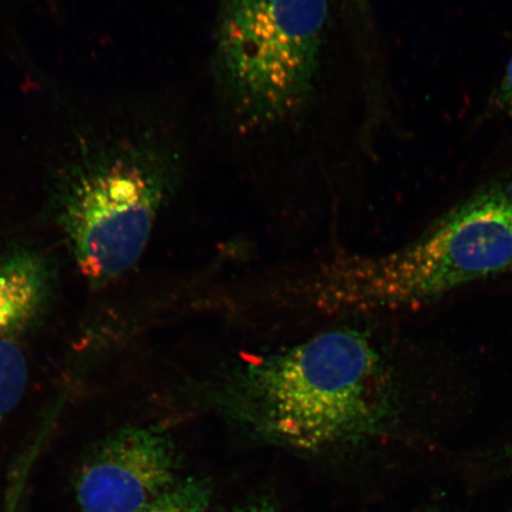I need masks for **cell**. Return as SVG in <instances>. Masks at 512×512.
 Segmentation results:
<instances>
[{
	"mask_svg": "<svg viewBox=\"0 0 512 512\" xmlns=\"http://www.w3.org/2000/svg\"><path fill=\"white\" fill-rule=\"evenodd\" d=\"M508 457L510 458L509 464L512 466V451L509 452Z\"/></svg>",
	"mask_w": 512,
	"mask_h": 512,
	"instance_id": "4fadbf2b",
	"label": "cell"
},
{
	"mask_svg": "<svg viewBox=\"0 0 512 512\" xmlns=\"http://www.w3.org/2000/svg\"><path fill=\"white\" fill-rule=\"evenodd\" d=\"M213 495L209 478H179L140 512H208Z\"/></svg>",
	"mask_w": 512,
	"mask_h": 512,
	"instance_id": "ba28073f",
	"label": "cell"
},
{
	"mask_svg": "<svg viewBox=\"0 0 512 512\" xmlns=\"http://www.w3.org/2000/svg\"><path fill=\"white\" fill-rule=\"evenodd\" d=\"M48 294V270L37 255L19 252L0 267V335L27 322Z\"/></svg>",
	"mask_w": 512,
	"mask_h": 512,
	"instance_id": "8992f818",
	"label": "cell"
},
{
	"mask_svg": "<svg viewBox=\"0 0 512 512\" xmlns=\"http://www.w3.org/2000/svg\"><path fill=\"white\" fill-rule=\"evenodd\" d=\"M329 0H258L217 12L215 72L243 124H283L315 93Z\"/></svg>",
	"mask_w": 512,
	"mask_h": 512,
	"instance_id": "277c9868",
	"label": "cell"
},
{
	"mask_svg": "<svg viewBox=\"0 0 512 512\" xmlns=\"http://www.w3.org/2000/svg\"><path fill=\"white\" fill-rule=\"evenodd\" d=\"M179 181V158L150 137H88L55 176L50 208L83 277L112 283L142 256Z\"/></svg>",
	"mask_w": 512,
	"mask_h": 512,
	"instance_id": "3957f363",
	"label": "cell"
},
{
	"mask_svg": "<svg viewBox=\"0 0 512 512\" xmlns=\"http://www.w3.org/2000/svg\"><path fill=\"white\" fill-rule=\"evenodd\" d=\"M508 512H512V511H508Z\"/></svg>",
	"mask_w": 512,
	"mask_h": 512,
	"instance_id": "5bb4252c",
	"label": "cell"
},
{
	"mask_svg": "<svg viewBox=\"0 0 512 512\" xmlns=\"http://www.w3.org/2000/svg\"><path fill=\"white\" fill-rule=\"evenodd\" d=\"M401 389L368 334L335 329L242 362L216 388L214 402L266 443L325 454L388 432L399 416Z\"/></svg>",
	"mask_w": 512,
	"mask_h": 512,
	"instance_id": "7a4b0ae2",
	"label": "cell"
},
{
	"mask_svg": "<svg viewBox=\"0 0 512 512\" xmlns=\"http://www.w3.org/2000/svg\"><path fill=\"white\" fill-rule=\"evenodd\" d=\"M484 117L512 120V55L505 67L501 81L490 94Z\"/></svg>",
	"mask_w": 512,
	"mask_h": 512,
	"instance_id": "9c48e42d",
	"label": "cell"
},
{
	"mask_svg": "<svg viewBox=\"0 0 512 512\" xmlns=\"http://www.w3.org/2000/svg\"><path fill=\"white\" fill-rule=\"evenodd\" d=\"M512 274V130L477 159L456 196L413 239L343 255L304 281L306 303L339 315H411Z\"/></svg>",
	"mask_w": 512,
	"mask_h": 512,
	"instance_id": "6da1fadb",
	"label": "cell"
},
{
	"mask_svg": "<svg viewBox=\"0 0 512 512\" xmlns=\"http://www.w3.org/2000/svg\"><path fill=\"white\" fill-rule=\"evenodd\" d=\"M28 383V366L19 345L0 337V422L21 402Z\"/></svg>",
	"mask_w": 512,
	"mask_h": 512,
	"instance_id": "52a82bcc",
	"label": "cell"
},
{
	"mask_svg": "<svg viewBox=\"0 0 512 512\" xmlns=\"http://www.w3.org/2000/svg\"><path fill=\"white\" fill-rule=\"evenodd\" d=\"M18 496H19L18 491L11 490L9 492L8 499H6L4 512H16Z\"/></svg>",
	"mask_w": 512,
	"mask_h": 512,
	"instance_id": "8fae6325",
	"label": "cell"
},
{
	"mask_svg": "<svg viewBox=\"0 0 512 512\" xmlns=\"http://www.w3.org/2000/svg\"><path fill=\"white\" fill-rule=\"evenodd\" d=\"M352 2H354V4L357 6V9H361L362 14H363V12L367 11V9H366L367 0H352Z\"/></svg>",
	"mask_w": 512,
	"mask_h": 512,
	"instance_id": "7c38bea8",
	"label": "cell"
},
{
	"mask_svg": "<svg viewBox=\"0 0 512 512\" xmlns=\"http://www.w3.org/2000/svg\"><path fill=\"white\" fill-rule=\"evenodd\" d=\"M223 512H279L275 504L267 498L256 499L251 503L238 505Z\"/></svg>",
	"mask_w": 512,
	"mask_h": 512,
	"instance_id": "30bf717a",
	"label": "cell"
},
{
	"mask_svg": "<svg viewBox=\"0 0 512 512\" xmlns=\"http://www.w3.org/2000/svg\"><path fill=\"white\" fill-rule=\"evenodd\" d=\"M181 459L160 426H130L88 448L73 475L82 512H140L174 485Z\"/></svg>",
	"mask_w": 512,
	"mask_h": 512,
	"instance_id": "5b68a950",
	"label": "cell"
}]
</instances>
